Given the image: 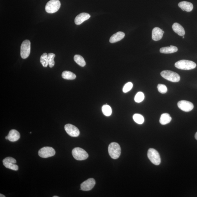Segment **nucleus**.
<instances>
[{"mask_svg": "<svg viewBox=\"0 0 197 197\" xmlns=\"http://www.w3.org/2000/svg\"><path fill=\"white\" fill-rule=\"evenodd\" d=\"M174 32L181 36H184L185 31L183 26L178 23H175L172 26Z\"/></svg>", "mask_w": 197, "mask_h": 197, "instance_id": "obj_18", "label": "nucleus"}, {"mask_svg": "<svg viewBox=\"0 0 197 197\" xmlns=\"http://www.w3.org/2000/svg\"><path fill=\"white\" fill-rule=\"evenodd\" d=\"M133 87V84L131 82H128L125 84L123 88L124 93H127L131 90Z\"/></svg>", "mask_w": 197, "mask_h": 197, "instance_id": "obj_29", "label": "nucleus"}, {"mask_svg": "<svg viewBox=\"0 0 197 197\" xmlns=\"http://www.w3.org/2000/svg\"><path fill=\"white\" fill-rule=\"evenodd\" d=\"M178 48L176 46L170 45L169 47H163L160 49V52L162 54H170L176 52L178 51Z\"/></svg>", "mask_w": 197, "mask_h": 197, "instance_id": "obj_19", "label": "nucleus"}, {"mask_svg": "<svg viewBox=\"0 0 197 197\" xmlns=\"http://www.w3.org/2000/svg\"><path fill=\"white\" fill-rule=\"evenodd\" d=\"M172 120V118L168 113H163L161 115L160 122L161 125H165L169 123Z\"/></svg>", "mask_w": 197, "mask_h": 197, "instance_id": "obj_20", "label": "nucleus"}, {"mask_svg": "<svg viewBox=\"0 0 197 197\" xmlns=\"http://www.w3.org/2000/svg\"><path fill=\"white\" fill-rule=\"evenodd\" d=\"M108 153L114 159L118 158L121 154V148L119 144L116 143H111L108 146Z\"/></svg>", "mask_w": 197, "mask_h": 197, "instance_id": "obj_2", "label": "nucleus"}, {"mask_svg": "<svg viewBox=\"0 0 197 197\" xmlns=\"http://www.w3.org/2000/svg\"><path fill=\"white\" fill-rule=\"evenodd\" d=\"M31 43L29 40H24L21 46V56L22 58L25 59L29 56L30 53Z\"/></svg>", "mask_w": 197, "mask_h": 197, "instance_id": "obj_7", "label": "nucleus"}, {"mask_svg": "<svg viewBox=\"0 0 197 197\" xmlns=\"http://www.w3.org/2000/svg\"><path fill=\"white\" fill-rule=\"evenodd\" d=\"M96 183V181L94 179H88L81 184L80 185L81 189L83 191H90L94 188Z\"/></svg>", "mask_w": 197, "mask_h": 197, "instance_id": "obj_12", "label": "nucleus"}, {"mask_svg": "<svg viewBox=\"0 0 197 197\" xmlns=\"http://www.w3.org/2000/svg\"><path fill=\"white\" fill-rule=\"evenodd\" d=\"M5 139H8V136H6V137H5Z\"/></svg>", "mask_w": 197, "mask_h": 197, "instance_id": "obj_32", "label": "nucleus"}, {"mask_svg": "<svg viewBox=\"0 0 197 197\" xmlns=\"http://www.w3.org/2000/svg\"><path fill=\"white\" fill-rule=\"evenodd\" d=\"M162 29L158 27L153 29L152 32V39L154 41H158L162 39L163 33Z\"/></svg>", "mask_w": 197, "mask_h": 197, "instance_id": "obj_14", "label": "nucleus"}, {"mask_svg": "<svg viewBox=\"0 0 197 197\" xmlns=\"http://www.w3.org/2000/svg\"><path fill=\"white\" fill-rule=\"evenodd\" d=\"M158 91L161 94H165L167 92V88L166 86L163 84H158Z\"/></svg>", "mask_w": 197, "mask_h": 197, "instance_id": "obj_28", "label": "nucleus"}, {"mask_svg": "<svg viewBox=\"0 0 197 197\" xmlns=\"http://www.w3.org/2000/svg\"><path fill=\"white\" fill-rule=\"evenodd\" d=\"M8 140L11 142H15L18 140L20 138V134L17 130H11L8 135Z\"/></svg>", "mask_w": 197, "mask_h": 197, "instance_id": "obj_16", "label": "nucleus"}, {"mask_svg": "<svg viewBox=\"0 0 197 197\" xmlns=\"http://www.w3.org/2000/svg\"><path fill=\"white\" fill-rule=\"evenodd\" d=\"M30 134L32 133V132H30Z\"/></svg>", "mask_w": 197, "mask_h": 197, "instance_id": "obj_36", "label": "nucleus"}, {"mask_svg": "<svg viewBox=\"0 0 197 197\" xmlns=\"http://www.w3.org/2000/svg\"><path fill=\"white\" fill-rule=\"evenodd\" d=\"M102 111L106 116H110L112 114V111L111 107L107 104L104 105L102 107Z\"/></svg>", "mask_w": 197, "mask_h": 197, "instance_id": "obj_23", "label": "nucleus"}, {"mask_svg": "<svg viewBox=\"0 0 197 197\" xmlns=\"http://www.w3.org/2000/svg\"><path fill=\"white\" fill-rule=\"evenodd\" d=\"M133 119L135 122L138 124H142L144 122V118L143 116L141 115L138 114H134V116H133Z\"/></svg>", "mask_w": 197, "mask_h": 197, "instance_id": "obj_24", "label": "nucleus"}, {"mask_svg": "<svg viewBox=\"0 0 197 197\" xmlns=\"http://www.w3.org/2000/svg\"><path fill=\"white\" fill-rule=\"evenodd\" d=\"M183 39H184L185 38V37H184V36H183Z\"/></svg>", "mask_w": 197, "mask_h": 197, "instance_id": "obj_34", "label": "nucleus"}, {"mask_svg": "<svg viewBox=\"0 0 197 197\" xmlns=\"http://www.w3.org/2000/svg\"><path fill=\"white\" fill-rule=\"evenodd\" d=\"M90 15L87 13H81L75 18V23L77 25H80L84 22L90 18Z\"/></svg>", "mask_w": 197, "mask_h": 197, "instance_id": "obj_13", "label": "nucleus"}, {"mask_svg": "<svg viewBox=\"0 0 197 197\" xmlns=\"http://www.w3.org/2000/svg\"><path fill=\"white\" fill-rule=\"evenodd\" d=\"M178 6L183 11H185L187 12H191L194 8L193 4L186 1L180 2L178 4Z\"/></svg>", "mask_w": 197, "mask_h": 197, "instance_id": "obj_15", "label": "nucleus"}, {"mask_svg": "<svg viewBox=\"0 0 197 197\" xmlns=\"http://www.w3.org/2000/svg\"><path fill=\"white\" fill-rule=\"evenodd\" d=\"M178 107L185 112H189L193 109L194 106L191 102L186 101H181L178 103Z\"/></svg>", "mask_w": 197, "mask_h": 197, "instance_id": "obj_10", "label": "nucleus"}, {"mask_svg": "<svg viewBox=\"0 0 197 197\" xmlns=\"http://www.w3.org/2000/svg\"><path fill=\"white\" fill-rule=\"evenodd\" d=\"M39 155L42 158H47L54 156L56 153L54 148L51 147H44L39 151Z\"/></svg>", "mask_w": 197, "mask_h": 197, "instance_id": "obj_8", "label": "nucleus"}, {"mask_svg": "<svg viewBox=\"0 0 197 197\" xmlns=\"http://www.w3.org/2000/svg\"><path fill=\"white\" fill-rule=\"evenodd\" d=\"M65 129L66 132L71 137H77L79 136V130L75 126L68 124L65 126Z\"/></svg>", "mask_w": 197, "mask_h": 197, "instance_id": "obj_11", "label": "nucleus"}, {"mask_svg": "<svg viewBox=\"0 0 197 197\" xmlns=\"http://www.w3.org/2000/svg\"><path fill=\"white\" fill-rule=\"evenodd\" d=\"M74 60L75 62L81 67H84L86 65L85 59L80 55H75L74 57Z\"/></svg>", "mask_w": 197, "mask_h": 197, "instance_id": "obj_22", "label": "nucleus"}, {"mask_svg": "<svg viewBox=\"0 0 197 197\" xmlns=\"http://www.w3.org/2000/svg\"><path fill=\"white\" fill-rule=\"evenodd\" d=\"M62 77L64 79L72 80L76 78V75L74 73L69 71H65L62 74Z\"/></svg>", "mask_w": 197, "mask_h": 197, "instance_id": "obj_21", "label": "nucleus"}, {"mask_svg": "<svg viewBox=\"0 0 197 197\" xmlns=\"http://www.w3.org/2000/svg\"><path fill=\"white\" fill-rule=\"evenodd\" d=\"M0 197H5L6 196L3 195V194H0Z\"/></svg>", "mask_w": 197, "mask_h": 197, "instance_id": "obj_30", "label": "nucleus"}, {"mask_svg": "<svg viewBox=\"0 0 197 197\" xmlns=\"http://www.w3.org/2000/svg\"><path fill=\"white\" fill-rule=\"evenodd\" d=\"M125 36V34L123 32H119L111 37L110 39V42L111 43H114L117 42L121 40Z\"/></svg>", "mask_w": 197, "mask_h": 197, "instance_id": "obj_17", "label": "nucleus"}, {"mask_svg": "<svg viewBox=\"0 0 197 197\" xmlns=\"http://www.w3.org/2000/svg\"><path fill=\"white\" fill-rule=\"evenodd\" d=\"M148 158L153 164L156 165L160 164L161 162L160 154L157 150L153 148H150L148 152Z\"/></svg>", "mask_w": 197, "mask_h": 197, "instance_id": "obj_5", "label": "nucleus"}, {"mask_svg": "<svg viewBox=\"0 0 197 197\" xmlns=\"http://www.w3.org/2000/svg\"><path fill=\"white\" fill-rule=\"evenodd\" d=\"M195 138L197 140V132H196V133L195 135Z\"/></svg>", "mask_w": 197, "mask_h": 197, "instance_id": "obj_31", "label": "nucleus"}, {"mask_svg": "<svg viewBox=\"0 0 197 197\" xmlns=\"http://www.w3.org/2000/svg\"><path fill=\"white\" fill-rule=\"evenodd\" d=\"M145 98L144 95L142 92H139L135 96L134 100L137 103H140Z\"/></svg>", "mask_w": 197, "mask_h": 197, "instance_id": "obj_27", "label": "nucleus"}, {"mask_svg": "<svg viewBox=\"0 0 197 197\" xmlns=\"http://www.w3.org/2000/svg\"><path fill=\"white\" fill-rule=\"evenodd\" d=\"M163 34H164V31H163Z\"/></svg>", "mask_w": 197, "mask_h": 197, "instance_id": "obj_35", "label": "nucleus"}, {"mask_svg": "<svg viewBox=\"0 0 197 197\" xmlns=\"http://www.w3.org/2000/svg\"><path fill=\"white\" fill-rule=\"evenodd\" d=\"M175 66L179 69L189 70L195 68L196 65L193 61L184 60L177 62L175 64Z\"/></svg>", "mask_w": 197, "mask_h": 197, "instance_id": "obj_1", "label": "nucleus"}, {"mask_svg": "<svg viewBox=\"0 0 197 197\" xmlns=\"http://www.w3.org/2000/svg\"><path fill=\"white\" fill-rule=\"evenodd\" d=\"M61 6L59 0H50L46 3L45 9L46 12L52 14L58 11Z\"/></svg>", "mask_w": 197, "mask_h": 197, "instance_id": "obj_4", "label": "nucleus"}, {"mask_svg": "<svg viewBox=\"0 0 197 197\" xmlns=\"http://www.w3.org/2000/svg\"><path fill=\"white\" fill-rule=\"evenodd\" d=\"M16 163V160L11 157L6 158L3 161V164L4 167L8 169L15 170V171L18 169V166L15 164Z\"/></svg>", "mask_w": 197, "mask_h": 197, "instance_id": "obj_9", "label": "nucleus"}, {"mask_svg": "<svg viewBox=\"0 0 197 197\" xmlns=\"http://www.w3.org/2000/svg\"><path fill=\"white\" fill-rule=\"evenodd\" d=\"M58 197L59 196H53V197Z\"/></svg>", "mask_w": 197, "mask_h": 197, "instance_id": "obj_33", "label": "nucleus"}, {"mask_svg": "<svg viewBox=\"0 0 197 197\" xmlns=\"http://www.w3.org/2000/svg\"><path fill=\"white\" fill-rule=\"evenodd\" d=\"M48 54L46 53H44L41 55L40 59L41 64L44 67H47L48 65Z\"/></svg>", "mask_w": 197, "mask_h": 197, "instance_id": "obj_25", "label": "nucleus"}, {"mask_svg": "<svg viewBox=\"0 0 197 197\" xmlns=\"http://www.w3.org/2000/svg\"><path fill=\"white\" fill-rule=\"evenodd\" d=\"M72 154L75 159L77 160H85L88 157L87 153L85 150L80 148H76L73 149Z\"/></svg>", "mask_w": 197, "mask_h": 197, "instance_id": "obj_6", "label": "nucleus"}, {"mask_svg": "<svg viewBox=\"0 0 197 197\" xmlns=\"http://www.w3.org/2000/svg\"><path fill=\"white\" fill-rule=\"evenodd\" d=\"M48 65L50 68H52L54 65V58L55 54L53 53H49L48 54Z\"/></svg>", "mask_w": 197, "mask_h": 197, "instance_id": "obj_26", "label": "nucleus"}, {"mask_svg": "<svg viewBox=\"0 0 197 197\" xmlns=\"http://www.w3.org/2000/svg\"><path fill=\"white\" fill-rule=\"evenodd\" d=\"M161 75L163 78L172 82H178L180 80V77L179 75L172 71L163 70L161 72Z\"/></svg>", "mask_w": 197, "mask_h": 197, "instance_id": "obj_3", "label": "nucleus"}]
</instances>
